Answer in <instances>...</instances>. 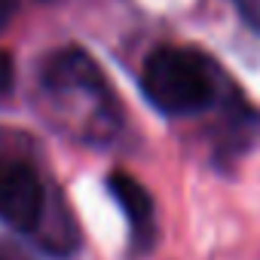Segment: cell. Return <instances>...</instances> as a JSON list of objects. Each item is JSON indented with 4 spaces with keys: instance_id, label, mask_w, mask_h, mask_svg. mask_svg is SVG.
<instances>
[{
    "instance_id": "cell-7",
    "label": "cell",
    "mask_w": 260,
    "mask_h": 260,
    "mask_svg": "<svg viewBox=\"0 0 260 260\" xmlns=\"http://www.w3.org/2000/svg\"><path fill=\"white\" fill-rule=\"evenodd\" d=\"M16 7H19V0H0V31H4L10 25V19L16 16Z\"/></svg>"
},
{
    "instance_id": "cell-1",
    "label": "cell",
    "mask_w": 260,
    "mask_h": 260,
    "mask_svg": "<svg viewBox=\"0 0 260 260\" xmlns=\"http://www.w3.org/2000/svg\"><path fill=\"white\" fill-rule=\"evenodd\" d=\"M144 98L166 116H196L211 107H230L242 95L223 68L196 46H159L141 68Z\"/></svg>"
},
{
    "instance_id": "cell-6",
    "label": "cell",
    "mask_w": 260,
    "mask_h": 260,
    "mask_svg": "<svg viewBox=\"0 0 260 260\" xmlns=\"http://www.w3.org/2000/svg\"><path fill=\"white\" fill-rule=\"evenodd\" d=\"M13 83H16V64H13L10 52H4V49H0V98H4V95H10Z\"/></svg>"
},
{
    "instance_id": "cell-3",
    "label": "cell",
    "mask_w": 260,
    "mask_h": 260,
    "mask_svg": "<svg viewBox=\"0 0 260 260\" xmlns=\"http://www.w3.org/2000/svg\"><path fill=\"white\" fill-rule=\"evenodd\" d=\"M49 193L34 166L22 159H0V220L19 233H37Z\"/></svg>"
},
{
    "instance_id": "cell-4",
    "label": "cell",
    "mask_w": 260,
    "mask_h": 260,
    "mask_svg": "<svg viewBox=\"0 0 260 260\" xmlns=\"http://www.w3.org/2000/svg\"><path fill=\"white\" fill-rule=\"evenodd\" d=\"M107 193L116 199L119 211L128 220V239H132V251L144 254L153 248L156 242V208H153V196L144 190L141 181H135L125 172H113L107 175Z\"/></svg>"
},
{
    "instance_id": "cell-2",
    "label": "cell",
    "mask_w": 260,
    "mask_h": 260,
    "mask_svg": "<svg viewBox=\"0 0 260 260\" xmlns=\"http://www.w3.org/2000/svg\"><path fill=\"white\" fill-rule=\"evenodd\" d=\"M40 83L58 104L64 101L74 107H86L92 141L113 138V132L119 128V107H116L107 77L101 74L92 55H86L77 46L52 52L43 61Z\"/></svg>"
},
{
    "instance_id": "cell-8",
    "label": "cell",
    "mask_w": 260,
    "mask_h": 260,
    "mask_svg": "<svg viewBox=\"0 0 260 260\" xmlns=\"http://www.w3.org/2000/svg\"><path fill=\"white\" fill-rule=\"evenodd\" d=\"M0 260H19L16 251H7V248H0Z\"/></svg>"
},
{
    "instance_id": "cell-5",
    "label": "cell",
    "mask_w": 260,
    "mask_h": 260,
    "mask_svg": "<svg viewBox=\"0 0 260 260\" xmlns=\"http://www.w3.org/2000/svg\"><path fill=\"white\" fill-rule=\"evenodd\" d=\"M233 4V10L239 13V19L254 31V34H260V0H230Z\"/></svg>"
}]
</instances>
